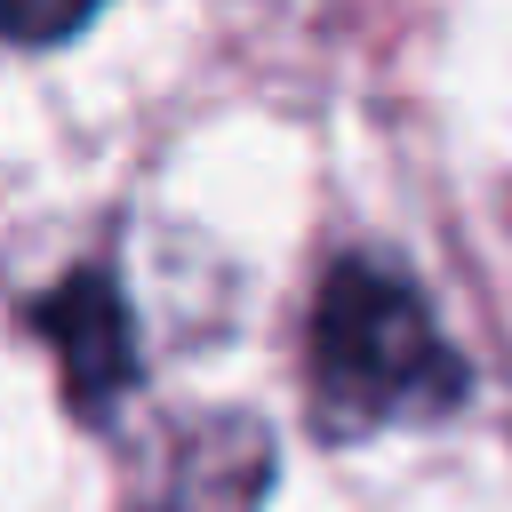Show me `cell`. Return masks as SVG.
<instances>
[{"label": "cell", "instance_id": "obj_3", "mask_svg": "<svg viewBox=\"0 0 512 512\" xmlns=\"http://www.w3.org/2000/svg\"><path fill=\"white\" fill-rule=\"evenodd\" d=\"M32 328L48 336L56 376H64V400H72L88 424H96L120 392H136V320H128L112 272H96V264L64 272V280L32 304Z\"/></svg>", "mask_w": 512, "mask_h": 512}, {"label": "cell", "instance_id": "obj_1", "mask_svg": "<svg viewBox=\"0 0 512 512\" xmlns=\"http://www.w3.org/2000/svg\"><path fill=\"white\" fill-rule=\"evenodd\" d=\"M472 392L464 352L440 336L424 288L392 256H328L304 320V416L328 448L376 432H424Z\"/></svg>", "mask_w": 512, "mask_h": 512}, {"label": "cell", "instance_id": "obj_2", "mask_svg": "<svg viewBox=\"0 0 512 512\" xmlns=\"http://www.w3.org/2000/svg\"><path fill=\"white\" fill-rule=\"evenodd\" d=\"M264 488H272V432L240 408H208L168 432L136 512H264Z\"/></svg>", "mask_w": 512, "mask_h": 512}, {"label": "cell", "instance_id": "obj_4", "mask_svg": "<svg viewBox=\"0 0 512 512\" xmlns=\"http://www.w3.org/2000/svg\"><path fill=\"white\" fill-rule=\"evenodd\" d=\"M96 8H104V0H8V40H16V48H48V40L80 32Z\"/></svg>", "mask_w": 512, "mask_h": 512}]
</instances>
